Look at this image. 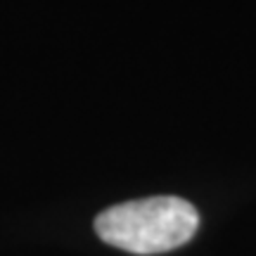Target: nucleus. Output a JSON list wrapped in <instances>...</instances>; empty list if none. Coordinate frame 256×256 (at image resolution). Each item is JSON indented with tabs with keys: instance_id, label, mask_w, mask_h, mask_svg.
Masks as SVG:
<instances>
[{
	"instance_id": "nucleus-1",
	"label": "nucleus",
	"mask_w": 256,
	"mask_h": 256,
	"mask_svg": "<svg viewBox=\"0 0 256 256\" xmlns=\"http://www.w3.org/2000/svg\"><path fill=\"white\" fill-rule=\"evenodd\" d=\"M200 214L180 197H147L104 209L95 220L102 242L130 254H164L190 242Z\"/></svg>"
}]
</instances>
